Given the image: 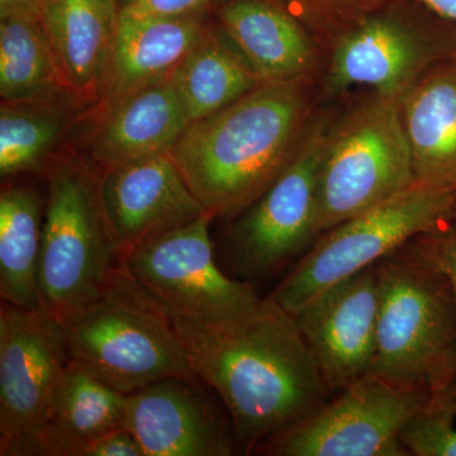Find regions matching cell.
<instances>
[{"label": "cell", "mask_w": 456, "mask_h": 456, "mask_svg": "<svg viewBox=\"0 0 456 456\" xmlns=\"http://www.w3.org/2000/svg\"><path fill=\"white\" fill-rule=\"evenodd\" d=\"M158 305L173 323L191 370L220 395L237 439L259 444L326 403L331 391L307 342L292 314L273 299L211 321Z\"/></svg>", "instance_id": "1"}, {"label": "cell", "mask_w": 456, "mask_h": 456, "mask_svg": "<svg viewBox=\"0 0 456 456\" xmlns=\"http://www.w3.org/2000/svg\"><path fill=\"white\" fill-rule=\"evenodd\" d=\"M305 79L264 82L191 122L169 155L207 215H241L287 169L307 132Z\"/></svg>", "instance_id": "2"}, {"label": "cell", "mask_w": 456, "mask_h": 456, "mask_svg": "<svg viewBox=\"0 0 456 456\" xmlns=\"http://www.w3.org/2000/svg\"><path fill=\"white\" fill-rule=\"evenodd\" d=\"M377 350L368 374L435 395L456 387V299L448 279L403 248L378 263Z\"/></svg>", "instance_id": "3"}, {"label": "cell", "mask_w": 456, "mask_h": 456, "mask_svg": "<svg viewBox=\"0 0 456 456\" xmlns=\"http://www.w3.org/2000/svg\"><path fill=\"white\" fill-rule=\"evenodd\" d=\"M119 266L101 179L79 156L53 159L38 264L40 307L64 322L103 296Z\"/></svg>", "instance_id": "4"}, {"label": "cell", "mask_w": 456, "mask_h": 456, "mask_svg": "<svg viewBox=\"0 0 456 456\" xmlns=\"http://www.w3.org/2000/svg\"><path fill=\"white\" fill-rule=\"evenodd\" d=\"M62 323L70 358L123 395L169 378L200 382L167 314L121 266L101 298Z\"/></svg>", "instance_id": "5"}, {"label": "cell", "mask_w": 456, "mask_h": 456, "mask_svg": "<svg viewBox=\"0 0 456 456\" xmlns=\"http://www.w3.org/2000/svg\"><path fill=\"white\" fill-rule=\"evenodd\" d=\"M415 183L401 98L375 95L327 131L318 178V228L342 222Z\"/></svg>", "instance_id": "6"}, {"label": "cell", "mask_w": 456, "mask_h": 456, "mask_svg": "<svg viewBox=\"0 0 456 456\" xmlns=\"http://www.w3.org/2000/svg\"><path fill=\"white\" fill-rule=\"evenodd\" d=\"M456 191L410 188L327 231L269 297L290 314L424 233L452 224Z\"/></svg>", "instance_id": "7"}, {"label": "cell", "mask_w": 456, "mask_h": 456, "mask_svg": "<svg viewBox=\"0 0 456 456\" xmlns=\"http://www.w3.org/2000/svg\"><path fill=\"white\" fill-rule=\"evenodd\" d=\"M428 397L367 374L335 401L264 440L260 450L278 456L410 455L402 431Z\"/></svg>", "instance_id": "8"}, {"label": "cell", "mask_w": 456, "mask_h": 456, "mask_svg": "<svg viewBox=\"0 0 456 456\" xmlns=\"http://www.w3.org/2000/svg\"><path fill=\"white\" fill-rule=\"evenodd\" d=\"M196 221L143 242L123 256L121 269L149 296L175 314L198 320L236 316L259 303L253 287L216 265L209 224Z\"/></svg>", "instance_id": "9"}, {"label": "cell", "mask_w": 456, "mask_h": 456, "mask_svg": "<svg viewBox=\"0 0 456 456\" xmlns=\"http://www.w3.org/2000/svg\"><path fill=\"white\" fill-rule=\"evenodd\" d=\"M327 127L308 128L287 169L242 212L232 232L233 259L248 275H266L301 254L318 228V178Z\"/></svg>", "instance_id": "10"}, {"label": "cell", "mask_w": 456, "mask_h": 456, "mask_svg": "<svg viewBox=\"0 0 456 456\" xmlns=\"http://www.w3.org/2000/svg\"><path fill=\"white\" fill-rule=\"evenodd\" d=\"M70 359L62 321L41 307L3 302L0 450L46 421Z\"/></svg>", "instance_id": "11"}, {"label": "cell", "mask_w": 456, "mask_h": 456, "mask_svg": "<svg viewBox=\"0 0 456 456\" xmlns=\"http://www.w3.org/2000/svg\"><path fill=\"white\" fill-rule=\"evenodd\" d=\"M292 316L330 391L367 375L377 350L378 264L317 294Z\"/></svg>", "instance_id": "12"}, {"label": "cell", "mask_w": 456, "mask_h": 456, "mask_svg": "<svg viewBox=\"0 0 456 456\" xmlns=\"http://www.w3.org/2000/svg\"><path fill=\"white\" fill-rule=\"evenodd\" d=\"M101 197L121 259L206 213L169 154L110 170L101 178Z\"/></svg>", "instance_id": "13"}, {"label": "cell", "mask_w": 456, "mask_h": 456, "mask_svg": "<svg viewBox=\"0 0 456 456\" xmlns=\"http://www.w3.org/2000/svg\"><path fill=\"white\" fill-rule=\"evenodd\" d=\"M200 382L169 378L127 395L126 428L143 456H230L233 437Z\"/></svg>", "instance_id": "14"}, {"label": "cell", "mask_w": 456, "mask_h": 456, "mask_svg": "<svg viewBox=\"0 0 456 456\" xmlns=\"http://www.w3.org/2000/svg\"><path fill=\"white\" fill-rule=\"evenodd\" d=\"M80 159L98 176L132 161L169 154L191 119L170 77L92 119Z\"/></svg>", "instance_id": "15"}, {"label": "cell", "mask_w": 456, "mask_h": 456, "mask_svg": "<svg viewBox=\"0 0 456 456\" xmlns=\"http://www.w3.org/2000/svg\"><path fill=\"white\" fill-rule=\"evenodd\" d=\"M206 16L136 17L119 13L101 95L82 118L95 119L126 98L167 79L206 29Z\"/></svg>", "instance_id": "16"}, {"label": "cell", "mask_w": 456, "mask_h": 456, "mask_svg": "<svg viewBox=\"0 0 456 456\" xmlns=\"http://www.w3.org/2000/svg\"><path fill=\"white\" fill-rule=\"evenodd\" d=\"M127 422V395L70 359L46 421L0 450L2 456H86Z\"/></svg>", "instance_id": "17"}, {"label": "cell", "mask_w": 456, "mask_h": 456, "mask_svg": "<svg viewBox=\"0 0 456 456\" xmlns=\"http://www.w3.org/2000/svg\"><path fill=\"white\" fill-rule=\"evenodd\" d=\"M428 42L386 17H368L336 44L329 71L332 89L370 86L386 97H403L434 61Z\"/></svg>", "instance_id": "18"}, {"label": "cell", "mask_w": 456, "mask_h": 456, "mask_svg": "<svg viewBox=\"0 0 456 456\" xmlns=\"http://www.w3.org/2000/svg\"><path fill=\"white\" fill-rule=\"evenodd\" d=\"M217 25L261 82L307 79L317 49L302 20L279 0H224Z\"/></svg>", "instance_id": "19"}, {"label": "cell", "mask_w": 456, "mask_h": 456, "mask_svg": "<svg viewBox=\"0 0 456 456\" xmlns=\"http://www.w3.org/2000/svg\"><path fill=\"white\" fill-rule=\"evenodd\" d=\"M118 18V0H51L40 18L66 88L86 112L103 88Z\"/></svg>", "instance_id": "20"}, {"label": "cell", "mask_w": 456, "mask_h": 456, "mask_svg": "<svg viewBox=\"0 0 456 456\" xmlns=\"http://www.w3.org/2000/svg\"><path fill=\"white\" fill-rule=\"evenodd\" d=\"M415 184L456 191V59L432 65L401 98Z\"/></svg>", "instance_id": "21"}, {"label": "cell", "mask_w": 456, "mask_h": 456, "mask_svg": "<svg viewBox=\"0 0 456 456\" xmlns=\"http://www.w3.org/2000/svg\"><path fill=\"white\" fill-rule=\"evenodd\" d=\"M170 80L191 123L224 110L264 83L218 25H207Z\"/></svg>", "instance_id": "22"}, {"label": "cell", "mask_w": 456, "mask_h": 456, "mask_svg": "<svg viewBox=\"0 0 456 456\" xmlns=\"http://www.w3.org/2000/svg\"><path fill=\"white\" fill-rule=\"evenodd\" d=\"M45 204L35 189L7 187L0 194V296L17 307H40Z\"/></svg>", "instance_id": "23"}, {"label": "cell", "mask_w": 456, "mask_h": 456, "mask_svg": "<svg viewBox=\"0 0 456 456\" xmlns=\"http://www.w3.org/2000/svg\"><path fill=\"white\" fill-rule=\"evenodd\" d=\"M86 110L73 98L2 102L0 174L2 179L41 169L56 151L73 122Z\"/></svg>", "instance_id": "24"}, {"label": "cell", "mask_w": 456, "mask_h": 456, "mask_svg": "<svg viewBox=\"0 0 456 456\" xmlns=\"http://www.w3.org/2000/svg\"><path fill=\"white\" fill-rule=\"evenodd\" d=\"M0 97L2 102L73 98L40 20H0Z\"/></svg>", "instance_id": "25"}, {"label": "cell", "mask_w": 456, "mask_h": 456, "mask_svg": "<svg viewBox=\"0 0 456 456\" xmlns=\"http://www.w3.org/2000/svg\"><path fill=\"white\" fill-rule=\"evenodd\" d=\"M401 440L410 455L456 456V387L430 395L404 426Z\"/></svg>", "instance_id": "26"}, {"label": "cell", "mask_w": 456, "mask_h": 456, "mask_svg": "<svg viewBox=\"0 0 456 456\" xmlns=\"http://www.w3.org/2000/svg\"><path fill=\"white\" fill-rule=\"evenodd\" d=\"M302 23L330 42L370 17L383 0H283Z\"/></svg>", "instance_id": "27"}, {"label": "cell", "mask_w": 456, "mask_h": 456, "mask_svg": "<svg viewBox=\"0 0 456 456\" xmlns=\"http://www.w3.org/2000/svg\"><path fill=\"white\" fill-rule=\"evenodd\" d=\"M408 254L448 279L456 299V226L440 228L411 240Z\"/></svg>", "instance_id": "28"}, {"label": "cell", "mask_w": 456, "mask_h": 456, "mask_svg": "<svg viewBox=\"0 0 456 456\" xmlns=\"http://www.w3.org/2000/svg\"><path fill=\"white\" fill-rule=\"evenodd\" d=\"M224 0H118L119 13L136 17L207 16Z\"/></svg>", "instance_id": "29"}, {"label": "cell", "mask_w": 456, "mask_h": 456, "mask_svg": "<svg viewBox=\"0 0 456 456\" xmlns=\"http://www.w3.org/2000/svg\"><path fill=\"white\" fill-rule=\"evenodd\" d=\"M86 456H143V452L131 431L121 428L92 444Z\"/></svg>", "instance_id": "30"}, {"label": "cell", "mask_w": 456, "mask_h": 456, "mask_svg": "<svg viewBox=\"0 0 456 456\" xmlns=\"http://www.w3.org/2000/svg\"><path fill=\"white\" fill-rule=\"evenodd\" d=\"M51 0H0V20L28 18L40 20Z\"/></svg>", "instance_id": "31"}, {"label": "cell", "mask_w": 456, "mask_h": 456, "mask_svg": "<svg viewBox=\"0 0 456 456\" xmlns=\"http://www.w3.org/2000/svg\"><path fill=\"white\" fill-rule=\"evenodd\" d=\"M440 17L456 22V0H419Z\"/></svg>", "instance_id": "32"}, {"label": "cell", "mask_w": 456, "mask_h": 456, "mask_svg": "<svg viewBox=\"0 0 456 456\" xmlns=\"http://www.w3.org/2000/svg\"><path fill=\"white\" fill-rule=\"evenodd\" d=\"M452 224H454V226H456V204H455L454 218H452Z\"/></svg>", "instance_id": "33"}]
</instances>
